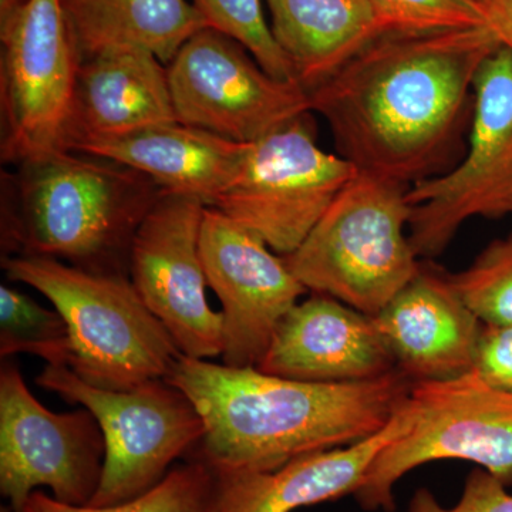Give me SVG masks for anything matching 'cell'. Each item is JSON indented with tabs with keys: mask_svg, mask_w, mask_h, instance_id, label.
I'll return each mask as SVG.
<instances>
[{
	"mask_svg": "<svg viewBox=\"0 0 512 512\" xmlns=\"http://www.w3.org/2000/svg\"><path fill=\"white\" fill-rule=\"evenodd\" d=\"M500 46L491 26L392 30L312 90L311 111L360 173L412 187L448 160L478 70Z\"/></svg>",
	"mask_w": 512,
	"mask_h": 512,
	"instance_id": "cell-1",
	"label": "cell"
},
{
	"mask_svg": "<svg viewBox=\"0 0 512 512\" xmlns=\"http://www.w3.org/2000/svg\"><path fill=\"white\" fill-rule=\"evenodd\" d=\"M165 380L200 412L205 434L191 457L215 473L272 471L365 440L390 423L413 384L397 369L367 382L306 383L187 356Z\"/></svg>",
	"mask_w": 512,
	"mask_h": 512,
	"instance_id": "cell-2",
	"label": "cell"
},
{
	"mask_svg": "<svg viewBox=\"0 0 512 512\" xmlns=\"http://www.w3.org/2000/svg\"><path fill=\"white\" fill-rule=\"evenodd\" d=\"M164 191L134 168L56 150L2 173V258L37 256L130 276L138 228Z\"/></svg>",
	"mask_w": 512,
	"mask_h": 512,
	"instance_id": "cell-3",
	"label": "cell"
},
{
	"mask_svg": "<svg viewBox=\"0 0 512 512\" xmlns=\"http://www.w3.org/2000/svg\"><path fill=\"white\" fill-rule=\"evenodd\" d=\"M2 268L10 281L45 295L66 320L72 343L69 367L90 386L133 390L167 379L184 356L130 276L94 274L37 256H6Z\"/></svg>",
	"mask_w": 512,
	"mask_h": 512,
	"instance_id": "cell-4",
	"label": "cell"
},
{
	"mask_svg": "<svg viewBox=\"0 0 512 512\" xmlns=\"http://www.w3.org/2000/svg\"><path fill=\"white\" fill-rule=\"evenodd\" d=\"M406 185L367 173L332 202L301 247L284 256L308 292L376 316L419 274L410 242Z\"/></svg>",
	"mask_w": 512,
	"mask_h": 512,
	"instance_id": "cell-5",
	"label": "cell"
},
{
	"mask_svg": "<svg viewBox=\"0 0 512 512\" xmlns=\"http://www.w3.org/2000/svg\"><path fill=\"white\" fill-rule=\"evenodd\" d=\"M409 426L384 447L353 494L366 511L396 510L402 477L439 460H463L512 485V393L485 382L476 370L412 384Z\"/></svg>",
	"mask_w": 512,
	"mask_h": 512,
	"instance_id": "cell-6",
	"label": "cell"
},
{
	"mask_svg": "<svg viewBox=\"0 0 512 512\" xmlns=\"http://www.w3.org/2000/svg\"><path fill=\"white\" fill-rule=\"evenodd\" d=\"M36 383L99 421L106 458L90 507H111L147 493L205 434L190 397L165 379L117 392L90 386L69 366H46Z\"/></svg>",
	"mask_w": 512,
	"mask_h": 512,
	"instance_id": "cell-7",
	"label": "cell"
},
{
	"mask_svg": "<svg viewBox=\"0 0 512 512\" xmlns=\"http://www.w3.org/2000/svg\"><path fill=\"white\" fill-rule=\"evenodd\" d=\"M409 238L434 258L471 218L512 214V52L501 45L478 70L468 147L444 173L407 188Z\"/></svg>",
	"mask_w": 512,
	"mask_h": 512,
	"instance_id": "cell-8",
	"label": "cell"
},
{
	"mask_svg": "<svg viewBox=\"0 0 512 512\" xmlns=\"http://www.w3.org/2000/svg\"><path fill=\"white\" fill-rule=\"evenodd\" d=\"M359 170L320 148L309 113L249 143L227 190L212 204L281 256L301 247Z\"/></svg>",
	"mask_w": 512,
	"mask_h": 512,
	"instance_id": "cell-9",
	"label": "cell"
},
{
	"mask_svg": "<svg viewBox=\"0 0 512 512\" xmlns=\"http://www.w3.org/2000/svg\"><path fill=\"white\" fill-rule=\"evenodd\" d=\"M167 74L180 123L237 143H255L311 113L301 84L275 79L244 46L211 28L181 46Z\"/></svg>",
	"mask_w": 512,
	"mask_h": 512,
	"instance_id": "cell-10",
	"label": "cell"
},
{
	"mask_svg": "<svg viewBox=\"0 0 512 512\" xmlns=\"http://www.w3.org/2000/svg\"><path fill=\"white\" fill-rule=\"evenodd\" d=\"M106 443L87 409L53 413L33 396L19 367L0 369V493L25 511L37 487L63 504L89 505L103 476Z\"/></svg>",
	"mask_w": 512,
	"mask_h": 512,
	"instance_id": "cell-11",
	"label": "cell"
},
{
	"mask_svg": "<svg viewBox=\"0 0 512 512\" xmlns=\"http://www.w3.org/2000/svg\"><path fill=\"white\" fill-rule=\"evenodd\" d=\"M0 40L2 161L18 165L62 150L80 57L62 0H29Z\"/></svg>",
	"mask_w": 512,
	"mask_h": 512,
	"instance_id": "cell-12",
	"label": "cell"
},
{
	"mask_svg": "<svg viewBox=\"0 0 512 512\" xmlns=\"http://www.w3.org/2000/svg\"><path fill=\"white\" fill-rule=\"evenodd\" d=\"M207 205L164 192L138 228L130 279L184 356L214 359L224 350V316L208 305L200 237Z\"/></svg>",
	"mask_w": 512,
	"mask_h": 512,
	"instance_id": "cell-13",
	"label": "cell"
},
{
	"mask_svg": "<svg viewBox=\"0 0 512 512\" xmlns=\"http://www.w3.org/2000/svg\"><path fill=\"white\" fill-rule=\"evenodd\" d=\"M200 252L224 316V365L258 367L275 330L308 292L284 256L217 208L202 218Z\"/></svg>",
	"mask_w": 512,
	"mask_h": 512,
	"instance_id": "cell-14",
	"label": "cell"
},
{
	"mask_svg": "<svg viewBox=\"0 0 512 512\" xmlns=\"http://www.w3.org/2000/svg\"><path fill=\"white\" fill-rule=\"evenodd\" d=\"M256 369L306 383H357L396 370L372 316L312 293L296 303L275 330Z\"/></svg>",
	"mask_w": 512,
	"mask_h": 512,
	"instance_id": "cell-15",
	"label": "cell"
},
{
	"mask_svg": "<svg viewBox=\"0 0 512 512\" xmlns=\"http://www.w3.org/2000/svg\"><path fill=\"white\" fill-rule=\"evenodd\" d=\"M373 320L394 366L410 382L450 379L474 367L483 323L447 274L421 265Z\"/></svg>",
	"mask_w": 512,
	"mask_h": 512,
	"instance_id": "cell-16",
	"label": "cell"
},
{
	"mask_svg": "<svg viewBox=\"0 0 512 512\" xmlns=\"http://www.w3.org/2000/svg\"><path fill=\"white\" fill-rule=\"evenodd\" d=\"M175 121L167 66L141 47H111L80 62L60 148Z\"/></svg>",
	"mask_w": 512,
	"mask_h": 512,
	"instance_id": "cell-17",
	"label": "cell"
},
{
	"mask_svg": "<svg viewBox=\"0 0 512 512\" xmlns=\"http://www.w3.org/2000/svg\"><path fill=\"white\" fill-rule=\"evenodd\" d=\"M406 402L384 429L350 446L305 454L272 471L215 473V512H293L355 494L377 454L409 426Z\"/></svg>",
	"mask_w": 512,
	"mask_h": 512,
	"instance_id": "cell-18",
	"label": "cell"
},
{
	"mask_svg": "<svg viewBox=\"0 0 512 512\" xmlns=\"http://www.w3.org/2000/svg\"><path fill=\"white\" fill-rule=\"evenodd\" d=\"M248 146L175 121L126 136L84 141L72 151L134 168L164 192L212 207L237 177Z\"/></svg>",
	"mask_w": 512,
	"mask_h": 512,
	"instance_id": "cell-19",
	"label": "cell"
},
{
	"mask_svg": "<svg viewBox=\"0 0 512 512\" xmlns=\"http://www.w3.org/2000/svg\"><path fill=\"white\" fill-rule=\"evenodd\" d=\"M271 30L306 92L333 76L363 47L396 30L375 0H266Z\"/></svg>",
	"mask_w": 512,
	"mask_h": 512,
	"instance_id": "cell-20",
	"label": "cell"
},
{
	"mask_svg": "<svg viewBox=\"0 0 512 512\" xmlns=\"http://www.w3.org/2000/svg\"><path fill=\"white\" fill-rule=\"evenodd\" d=\"M80 62L111 47L134 46L167 66L181 46L207 28L187 0H62Z\"/></svg>",
	"mask_w": 512,
	"mask_h": 512,
	"instance_id": "cell-21",
	"label": "cell"
},
{
	"mask_svg": "<svg viewBox=\"0 0 512 512\" xmlns=\"http://www.w3.org/2000/svg\"><path fill=\"white\" fill-rule=\"evenodd\" d=\"M217 474L204 461L191 457L188 463L171 468L147 493L111 507H77L60 503L52 495L35 491L23 512H215Z\"/></svg>",
	"mask_w": 512,
	"mask_h": 512,
	"instance_id": "cell-22",
	"label": "cell"
},
{
	"mask_svg": "<svg viewBox=\"0 0 512 512\" xmlns=\"http://www.w3.org/2000/svg\"><path fill=\"white\" fill-rule=\"evenodd\" d=\"M28 353L47 366H69V328L59 312L43 308L30 296L0 286V356Z\"/></svg>",
	"mask_w": 512,
	"mask_h": 512,
	"instance_id": "cell-23",
	"label": "cell"
},
{
	"mask_svg": "<svg viewBox=\"0 0 512 512\" xmlns=\"http://www.w3.org/2000/svg\"><path fill=\"white\" fill-rule=\"evenodd\" d=\"M447 275L483 325H512V232L487 245L464 271Z\"/></svg>",
	"mask_w": 512,
	"mask_h": 512,
	"instance_id": "cell-24",
	"label": "cell"
},
{
	"mask_svg": "<svg viewBox=\"0 0 512 512\" xmlns=\"http://www.w3.org/2000/svg\"><path fill=\"white\" fill-rule=\"evenodd\" d=\"M194 6L207 28L244 46L266 73L296 82L291 64L272 35L262 0H194Z\"/></svg>",
	"mask_w": 512,
	"mask_h": 512,
	"instance_id": "cell-25",
	"label": "cell"
},
{
	"mask_svg": "<svg viewBox=\"0 0 512 512\" xmlns=\"http://www.w3.org/2000/svg\"><path fill=\"white\" fill-rule=\"evenodd\" d=\"M396 30H436L490 26L478 0H375Z\"/></svg>",
	"mask_w": 512,
	"mask_h": 512,
	"instance_id": "cell-26",
	"label": "cell"
},
{
	"mask_svg": "<svg viewBox=\"0 0 512 512\" xmlns=\"http://www.w3.org/2000/svg\"><path fill=\"white\" fill-rule=\"evenodd\" d=\"M409 512H512V494L507 485L477 467L468 474L463 494L453 507H443L430 490L419 488L410 500Z\"/></svg>",
	"mask_w": 512,
	"mask_h": 512,
	"instance_id": "cell-27",
	"label": "cell"
},
{
	"mask_svg": "<svg viewBox=\"0 0 512 512\" xmlns=\"http://www.w3.org/2000/svg\"><path fill=\"white\" fill-rule=\"evenodd\" d=\"M473 369L491 386L512 393V325H483Z\"/></svg>",
	"mask_w": 512,
	"mask_h": 512,
	"instance_id": "cell-28",
	"label": "cell"
},
{
	"mask_svg": "<svg viewBox=\"0 0 512 512\" xmlns=\"http://www.w3.org/2000/svg\"><path fill=\"white\" fill-rule=\"evenodd\" d=\"M487 15L501 45L512 52V0H488Z\"/></svg>",
	"mask_w": 512,
	"mask_h": 512,
	"instance_id": "cell-29",
	"label": "cell"
},
{
	"mask_svg": "<svg viewBox=\"0 0 512 512\" xmlns=\"http://www.w3.org/2000/svg\"><path fill=\"white\" fill-rule=\"evenodd\" d=\"M28 2L29 0H0V26L15 18Z\"/></svg>",
	"mask_w": 512,
	"mask_h": 512,
	"instance_id": "cell-30",
	"label": "cell"
},
{
	"mask_svg": "<svg viewBox=\"0 0 512 512\" xmlns=\"http://www.w3.org/2000/svg\"><path fill=\"white\" fill-rule=\"evenodd\" d=\"M0 512H15V511L12 510V507H10V505H6V507H5V505H3V507L0 508Z\"/></svg>",
	"mask_w": 512,
	"mask_h": 512,
	"instance_id": "cell-31",
	"label": "cell"
},
{
	"mask_svg": "<svg viewBox=\"0 0 512 512\" xmlns=\"http://www.w3.org/2000/svg\"><path fill=\"white\" fill-rule=\"evenodd\" d=\"M478 2L481 3V5L484 6L485 9H487V5H488V0H478Z\"/></svg>",
	"mask_w": 512,
	"mask_h": 512,
	"instance_id": "cell-32",
	"label": "cell"
}]
</instances>
